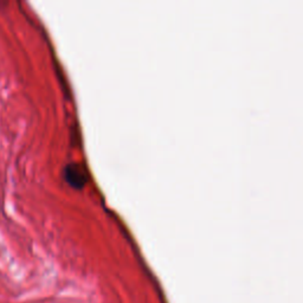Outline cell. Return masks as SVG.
<instances>
[{"label":"cell","mask_w":303,"mask_h":303,"mask_svg":"<svg viewBox=\"0 0 303 303\" xmlns=\"http://www.w3.org/2000/svg\"><path fill=\"white\" fill-rule=\"evenodd\" d=\"M63 173L65 181L74 188H82L87 181V170L81 163H68Z\"/></svg>","instance_id":"cell-1"}]
</instances>
